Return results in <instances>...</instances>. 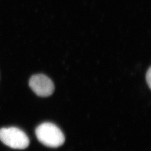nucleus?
I'll use <instances>...</instances> for the list:
<instances>
[{"label": "nucleus", "instance_id": "nucleus-1", "mask_svg": "<svg viewBox=\"0 0 151 151\" xmlns=\"http://www.w3.org/2000/svg\"><path fill=\"white\" fill-rule=\"evenodd\" d=\"M35 134L38 140L49 147L57 148L65 143V135L62 130L51 123L39 125L35 130Z\"/></svg>", "mask_w": 151, "mask_h": 151}, {"label": "nucleus", "instance_id": "nucleus-2", "mask_svg": "<svg viewBox=\"0 0 151 151\" xmlns=\"http://www.w3.org/2000/svg\"><path fill=\"white\" fill-rule=\"evenodd\" d=\"M0 140L6 146L17 150L25 149L30 143L26 133L16 127L1 129Z\"/></svg>", "mask_w": 151, "mask_h": 151}, {"label": "nucleus", "instance_id": "nucleus-3", "mask_svg": "<svg viewBox=\"0 0 151 151\" xmlns=\"http://www.w3.org/2000/svg\"><path fill=\"white\" fill-rule=\"evenodd\" d=\"M29 86L40 97L49 96L54 91L53 82L47 76L42 74L32 76L29 81Z\"/></svg>", "mask_w": 151, "mask_h": 151}, {"label": "nucleus", "instance_id": "nucleus-4", "mask_svg": "<svg viewBox=\"0 0 151 151\" xmlns=\"http://www.w3.org/2000/svg\"><path fill=\"white\" fill-rule=\"evenodd\" d=\"M146 81L149 87L151 88V68L150 67L146 73Z\"/></svg>", "mask_w": 151, "mask_h": 151}]
</instances>
